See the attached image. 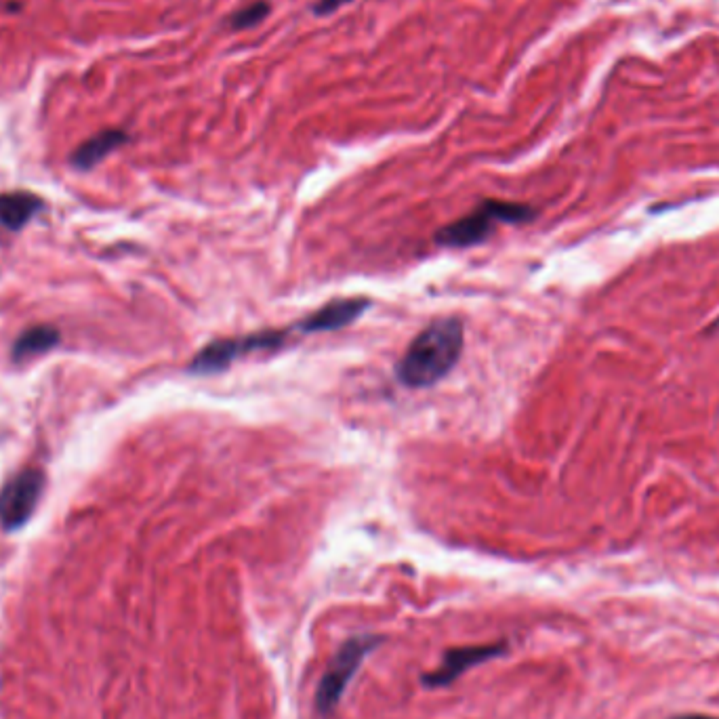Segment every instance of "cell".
<instances>
[{"instance_id":"6da1fadb","label":"cell","mask_w":719,"mask_h":719,"mask_svg":"<svg viewBox=\"0 0 719 719\" xmlns=\"http://www.w3.org/2000/svg\"><path fill=\"white\" fill-rule=\"evenodd\" d=\"M463 352V324L457 318H438L406 347L396 366L398 381L410 389L440 383L457 366Z\"/></svg>"},{"instance_id":"7a4b0ae2","label":"cell","mask_w":719,"mask_h":719,"mask_svg":"<svg viewBox=\"0 0 719 719\" xmlns=\"http://www.w3.org/2000/svg\"><path fill=\"white\" fill-rule=\"evenodd\" d=\"M532 217L534 213L526 204L486 200L474 213L442 228L436 240L440 246H450V249H467V246L482 244L497 228V223H526Z\"/></svg>"},{"instance_id":"3957f363","label":"cell","mask_w":719,"mask_h":719,"mask_svg":"<svg viewBox=\"0 0 719 719\" xmlns=\"http://www.w3.org/2000/svg\"><path fill=\"white\" fill-rule=\"evenodd\" d=\"M295 333L293 328H286V331H259L253 335H244L236 339H219L204 345L200 352L194 356L190 371L194 375H217L228 371V368L244 356H251L257 352H274V349L282 347L289 339V335Z\"/></svg>"},{"instance_id":"277c9868","label":"cell","mask_w":719,"mask_h":719,"mask_svg":"<svg viewBox=\"0 0 719 719\" xmlns=\"http://www.w3.org/2000/svg\"><path fill=\"white\" fill-rule=\"evenodd\" d=\"M379 644L381 638H375V635H358V638L347 640L341 646L331 665L326 667L316 690V709L320 715H331L337 709L341 696L347 690V684L352 682V677L356 675L366 656Z\"/></svg>"},{"instance_id":"5b68a950","label":"cell","mask_w":719,"mask_h":719,"mask_svg":"<svg viewBox=\"0 0 719 719\" xmlns=\"http://www.w3.org/2000/svg\"><path fill=\"white\" fill-rule=\"evenodd\" d=\"M47 478L40 469L28 467L15 474L0 490V526L7 532L24 528L40 503Z\"/></svg>"},{"instance_id":"8992f818","label":"cell","mask_w":719,"mask_h":719,"mask_svg":"<svg viewBox=\"0 0 719 719\" xmlns=\"http://www.w3.org/2000/svg\"><path fill=\"white\" fill-rule=\"evenodd\" d=\"M507 650L505 644H484V646H463V648H453L444 652V661L442 665L434 671L423 677V684L429 688H442L453 684L459 675H463L467 669L482 665L490 659H497V656H503Z\"/></svg>"},{"instance_id":"52a82bcc","label":"cell","mask_w":719,"mask_h":719,"mask_svg":"<svg viewBox=\"0 0 719 719\" xmlns=\"http://www.w3.org/2000/svg\"><path fill=\"white\" fill-rule=\"evenodd\" d=\"M371 301L364 297H349V299H335L331 303L322 305L320 310L305 316L301 322L295 324L297 333H331L345 328L352 322H356Z\"/></svg>"},{"instance_id":"ba28073f","label":"cell","mask_w":719,"mask_h":719,"mask_svg":"<svg viewBox=\"0 0 719 719\" xmlns=\"http://www.w3.org/2000/svg\"><path fill=\"white\" fill-rule=\"evenodd\" d=\"M45 209V202L40 196L17 190L0 194V225L11 232L24 230V225Z\"/></svg>"},{"instance_id":"9c48e42d","label":"cell","mask_w":719,"mask_h":719,"mask_svg":"<svg viewBox=\"0 0 719 719\" xmlns=\"http://www.w3.org/2000/svg\"><path fill=\"white\" fill-rule=\"evenodd\" d=\"M127 141H129V135L125 131H118V129L101 131L95 137H91L89 141L82 143V146L72 154V164L78 171H89L106 156H110L114 150L125 146Z\"/></svg>"},{"instance_id":"30bf717a","label":"cell","mask_w":719,"mask_h":719,"mask_svg":"<svg viewBox=\"0 0 719 719\" xmlns=\"http://www.w3.org/2000/svg\"><path fill=\"white\" fill-rule=\"evenodd\" d=\"M59 341H61V335L55 326H49V324L30 326L28 331H24L15 339L11 356L15 362H24L28 358L51 352V349H55L59 345Z\"/></svg>"},{"instance_id":"8fae6325","label":"cell","mask_w":719,"mask_h":719,"mask_svg":"<svg viewBox=\"0 0 719 719\" xmlns=\"http://www.w3.org/2000/svg\"><path fill=\"white\" fill-rule=\"evenodd\" d=\"M267 15H270V5L263 3V0H259V3H253L249 7L238 9L236 13H232L230 28L238 30V32L255 28V26H259L263 22Z\"/></svg>"},{"instance_id":"7c38bea8","label":"cell","mask_w":719,"mask_h":719,"mask_svg":"<svg viewBox=\"0 0 719 719\" xmlns=\"http://www.w3.org/2000/svg\"><path fill=\"white\" fill-rule=\"evenodd\" d=\"M349 3H352V0H318V3L314 5V13L318 17H326V15L335 13L337 9H341V7L349 5Z\"/></svg>"},{"instance_id":"4fadbf2b","label":"cell","mask_w":719,"mask_h":719,"mask_svg":"<svg viewBox=\"0 0 719 719\" xmlns=\"http://www.w3.org/2000/svg\"><path fill=\"white\" fill-rule=\"evenodd\" d=\"M677 719H717V717H707V715H688V717H677Z\"/></svg>"}]
</instances>
